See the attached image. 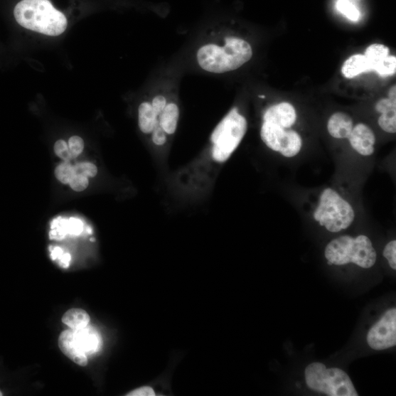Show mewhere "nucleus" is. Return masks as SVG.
I'll return each instance as SVG.
<instances>
[{
	"label": "nucleus",
	"mask_w": 396,
	"mask_h": 396,
	"mask_svg": "<svg viewBox=\"0 0 396 396\" xmlns=\"http://www.w3.org/2000/svg\"><path fill=\"white\" fill-rule=\"evenodd\" d=\"M73 331L77 346L87 357L97 354L101 350L103 339L96 328L87 325L83 329Z\"/></svg>",
	"instance_id": "obj_10"
},
{
	"label": "nucleus",
	"mask_w": 396,
	"mask_h": 396,
	"mask_svg": "<svg viewBox=\"0 0 396 396\" xmlns=\"http://www.w3.org/2000/svg\"><path fill=\"white\" fill-rule=\"evenodd\" d=\"M90 318L86 311L73 309L68 311L63 316V322L73 331H79L87 327Z\"/></svg>",
	"instance_id": "obj_17"
},
{
	"label": "nucleus",
	"mask_w": 396,
	"mask_h": 396,
	"mask_svg": "<svg viewBox=\"0 0 396 396\" xmlns=\"http://www.w3.org/2000/svg\"><path fill=\"white\" fill-rule=\"evenodd\" d=\"M390 50L382 44H372L365 51V56L370 63L372 71H375L376 66L389 56Z\"/></svg>",
	"instance_id": "obj_19"
},
{
	"label": "nucleus",
	"mask_w": 396,
	"mask_h": 396,
	"mask_svg": "<svg viewBox=\"0 0 396 396\" xmlns=\"http://www.w3.org/2000/svg\"><path fill=\"white\" fill-rule=\"evenodd\" d=\"M252 57L250 44L237 37H228L225 45L206 44L198 50L197 59L205 71L223 74L235 71Z\"/></svg>",
	"instance_id": "obj_2"
},
{
	"label": "nucleus",
	"mask_w": 396,
	"mask_h": 396,
	"mask_svg": "<svg viewBox=\"0 0 396 396\" xmlns=\"http://www.w3.org/2000/svg\"><path fill=\"white\" fill-rule=\"evenodd\" d=\"M68 148L73 155L76 157L83 151L85 144L83 139L79 136H73L69 139Z\"/></svg>",
	"instance_id": "obj_29"
},
{
	"label": "nucleus",
	"mask_w": 396,
	"mask_h": 396,
	"mask_svg": "<svg viewBox=\"0 0 396 396\" xmlns=\"http://www.w3.org/2000/svg\"><path fill=\"white\" fill-rule=\"evenodd\" d=\"M152 141L159 146H164L167 142V133L162 129L159 120L152 131Z\"/></svg>",
	"instance_id": "obj_27"
},
{
	"label": "nucleus",
	"mask_w": 396,
	"mask_h": 396,
	"mask_svg": "<svg viewBox=\"0 0 396 396\" xmlns=\"http://www.w3.org/2000/svg\"><path fill=\"white\" fill-rule=\"evenodd\" d=\"M380 128L390 134L396 132V110H392L381 114L379 121Z\"/></svg>",
	"instance_id": "obj_22"
},
{
	"label": "nucleus",
	"mask_w": 396,
	"mask_h": 396,
	"mask_svg": "<svg viewBox=\"0 0 396 396\" xmlns=\"http://www.w3.org/2000/svg\"><path fill=\"white\" fill-rule=\"evenodd\" d=\"M83 231V223L77 218H70L68 220V235L79 236Z\"/></svg>",
	"instance_id": "obj_31"
},
{
	"label": "nucleus",
	"mask_w": 396,
	"mask_h": 396,
	"mask_svg": "<svg viewBox=\"0 0 396 396\" xmlns=\"http://www.w3.org/2000/svg\"><path fill=\"white\" fill-rule=\"evenodd\" d=\"M55 152L58 156L65 161H69L75 158L70 151L68 144L63 139H59L54 147Z\"/></svg>",
	"instance_id": "obj_26"
},
{
	"label": "nucleus",
	"mask_w": 396,
	"mask_h": 396,
	"mask_svg": "<svg viewBox=\"0 0 396 396\" xmlns=\"http://www.w3.org/2000/svg\"><path fill=\"white\" fill-rule=\"evenodd\" d=\"M171 387H169L168 382L161 380L156 382L154 386L146 385L129 392L127 395L128 396H156V395H168Z\"/></svg>",
	"instance_id": "obj_18"
},
{
	"label": "nucleus",
	"mask_w": 396,
	"mask_h": 396,
	"mask_svg": "<svg viewBox=\"0 0 396 396\" xmlns=\"http://www.w3.org/2000/svg\"><path fill=\"white\" fill-rule=\"evenodd\" d=\"M325 258L329 265L342 266L355 264L369 269L377 262V252L370 240L364 235L355 238L342 236L331 241L326 247Z\"/></svg>",
	"instance_id": "obj_3"
},
{
	"label": "nucleus",
	"mask_w": 396,
	"mask_h": 396,
	"mask_svg": "<svg viewBox=\"0 0 396 396\" xmlns=\"http://www.w3.org/2000/svg\"><path fill=\"white\" fill-rule=\"evenodd\" d=\"M90 241H91V242H95V239H93V238H92V239L90 240Z\"/></svg>",
	"instance_id": "obj_37"
},
{
	"label": "nucleus",
	"mask_w": 396,
	"mask_h": 396,
	"mask_svg": "<svg viewBox=\"0 0 396 396\" xmlns=\"http://www.w3.org/2000/svg\"><path fill=\"white\" fill-rule=\"evenodd\" d=\"M158 121V116L154 112L151 104L144 102L138 109L139 127L144 134H151Z\"/></svg>",
	"instance_id": "obj_16"
},
{
	"label": "nucleus",
	"mask_w": 396,
	"mask_h": 396,
	"mask_svg": "<svg viewBox=\"0 0 396 396\" xmlns=\"http://www.w3.org/2000/svg\"><path fill=\"white\" fill-rule=\"evenodd\" d=\"M341 71L345 77L351 79L372 71V68L364 55H355L345 61Z\"/></svg>",
	"instance_id": "obj_14"
},
{
	"label": "nucleus",
	"mask_w": 396,
	"mask_h": 396,
	"mask_svg": "<svg viewBox=\"0 0 396 396\" xmlns=\"http://www.w3.org/2000/svg\"><path fill=\"white\" fill-rule=\"evenodd\" d=\"M367 341L375 350L381 351L396 344V309L385 313L380 320L369 331Z\"/></svg>",
	"instance_id": "obj_8"
},
{
	"label": "nucleus",
	"mask_w": 396,
	"mask_h": 396,
	"mask_svg": "<svg viewBox=\"0 0 396 396\" xmlns=\"http://www.w3.org/2000/svg\"><path fill=\"white\" fill-rule=\"evenodd\" d=\"M166 105H167L166 99L163 96L156 97L153 100L151 103L152 108L154 112L156 113V114L158 116V117L160 115V114L163 112V110H164Z\"/></svg>",
	"instance_id": "obj_33"
},
{
	"label": "nucleus",
	"mask_w": 396,
	"mask_h": 396,
	"mask_svg": "<svg viewBox=\"0 0 396 396\" xmlns=\"http://www.w3.org/2000/svg\"><path fill=\"white\" fill-rule=\"evenodd\" d=\"M336 9L349 20L357 21L360 18V11L350 0H337Z\"/></svg>",
	"instance_id": "obj_20"
},
{
	"label": "nucleus",
	"mask_w": 396,
	"mask_h": 396,
	"mask_svg": "<svg viewBox=\"0 0 396 396\" xmlns=\"http://www.w3.org/2000/svg\"><path fill=\"white\" fill-rule=\"evenodd\" d=\"M72 257L71 255L69 253H63L59 259V264L63 269H67L69 267L70 262H71Z\"/></svg>",
	"instance_id": "obj_34"
},
{
	"label": "nucleus",
	"mask_w": 396,
	"mask_h": 396,
	"mask_svg": "<svg viewBox=\"0 0 396 396\" xmlns=\"http://www.w3.org/2000/svg\"><path fill=\"white\" fill-rule=\"evenodd\" d=\"M55 174L61 183L67 184L69 183L75 173L74 167L68 164V162H64L56 168Z\"/></svg>",
	"instance_id": "obj_24"
},
{
	"label": "nucleus",
	"mask_w": 396,
	"mask_h": 396,
	"mask_svg": "<svg viewBox=\"0 0 396 396\" xmlns=\"http://www.w3.org/2000/svg\"><path fill=\"white\" fill-rule=\"evenodd\" d=\"M63 255V250L59 247H51V258L53 260L60 259L61 256Z\"/></svg>",
	"instance_id": "obj_35"
},
{
	"label": "nucleus",
	"mask_w": 396,
	"mask_h": 396,
	"mask_svg": "<svg viewBox=\"0 0 396 396\" xmlns=\"http://www.w3.org/2000/svg\"><path fill=\"white\" fill-rule=\"evenodd\" d=\"M314 220L331 232H338L350 226L355 218L353 207L336 191H322L314 213Z\"/></svg>",
	"instance_id": "obj_5"
},
{
	"label": "nucleus",
	"mask_w": 396,
	"mask_h": 396,
	"mask_svg": "<svg viewBox=\"0 0 396 396\" xmlns=\"http://www.w3.org/2000/svg\"><path fill=\"white\" fill-rule=\"evenodd\" d=\"M309 387L329 396H358L355 386L346 372L329 368L320 363L309 365L305 371Z\"/></svg>",
	"instance_id": "obj_6"
},
{
	"label": "nucleus",
	"mask_w": 396,
	"mask_h": 396,
	"mask_svg": "<svg viewBox=\"0 0 396 396\" xmlns=\"http://www.w3.org/2000/svg\"><path fill=\"white\" fill-rule=\"evenodd\" d=\"M178 119L179 108L174 103L167 105L158 117L159 124L168 134L176 132Z\"/></svg>",
	"instance_id": "obj_15"
},
{
	"label": "nucleus",
	"mask_w": 396,
	"mask_h": 396,
	"mask_svg": "<svg viewBox=\"0 0 396 396\" xmlns=\"http://www.w3.org/2000/svg\"><path fill=\"white\" fill-rule=\"evenodd\" d=\"M13 13L20 27L43 35L57 37L68 28L66 16L50 0H21Z\"/></svg>",
	"instance_id": "obj_1"
},
{
	"label": "nucleus",
	"mask_w": 396,
	"mask_h": 396,
	"mask_svg": "<svg viewBox=\"0 0 396 396\" xmlns=\"http://www.w3.org/2000/svg\"><path fill=\"white\" fill-rule=\"evenodd\" d=\"M376 110L381 114L396 110V101L390 99L381 100L376 105Z\"/></svg>",
	"instance_id": "obj_32"
},
{
	"label": "nucleus",
	"mask_w": 396,
	"mask_h": 396,
	"mask_svg": "<svg viewBox=\"0 0 396 396\" xmlns=\"http://www.w3.org/2000/svg\"><path fill=\"white\" fill-rule=\"evenodd\" d=\"M75 173L82 175L87 178L95 177L98 173V169L95 165L90 162H82L74 167Z\"/></svg>",
	"instance_id": "obj_25"
},
{
	"label": "nucleus",
	"mask_w": 396,
	"mask_h": 396,
	"mask_svg": "<svg viewBox=\"0 0 396 396\" xmlns=\"http://www.w3.org/2000/svg\"><path fill=\"white\" fill-rule=\"evenodd\" d=\"M58 345L62 353L75 363L85 366L87 364V357L82 353L77 346L73 331H65L60 336Z\"/></svg>",
	"instance_id": "obj_12"
},
{
	"label": "nucleus",
	"mask_w": 396,
	"mask_h": 396,
	"mask_svg": "<svg viewBox=\"0 0 396 396\" xmlns=\"http://www.w3.org/2000/svg\"><path fill=\"white\" fill-rule=\"evenodd\" d=\"M389 99L392 101H396V87L395 85L392 86L388 93Z\"/></svg>",
	"instance_id": "obj_36"
},
{
	"label": "nucleus",
	"mask_w": 396,
	"mask_h": 396,
	"mask_svg": "<svg viewBox=\"0 0 396 396\" xmlns=\"http://www.w3.org/2000/svg\"><path fill=\"white\" fill-rule=\"evenodd\" d=\"M261 137L269 149L287 158L296 156L301 149V138L296 132L272 123L263 122Z\"/></svg>",
	"instance_id": "obj_7"
},
{
	"label": "nucleus",
	"mask_w": 396,
	"mask_h": 396,
	"mask_svg": "<svg viewBox=\"0 0 396 396\" xmlns=\"http://www.w3.org/2000/svg\"><path fill=\"white\" fill-rule=\"evenodd\" d=\"M375 71L382 77L395 75L396 71V58L394 56L387 57L376 66Z\"/></svg>",
	"instance_id": "obj_23"
},
{
	"label": "nucleus",
	"mask_w": 396,
	"mask_h": 396,
	"mask_svg": "<svg viewBox=\"0 0 396 396\" xmlns=\"http://www.w3.org/2000/svg\"><path fill=\"white\" fill-rule=\"evenodd\" d=\"M247 130V122L237 108H232L211 135L212 159L223 164L237 149Z\"/></svg>",
	"instance_id": "obj_4"
},
{
	"label": "nucleus",
	"mask_w": 396,
	"mask_h": 396,
	"mask_svg": "<svg viewBox=\"0 0 396 396\" xmlns=\"http://www.w3.org/2000/svg\"><path fill=\"white\" fill-rule=\"evenodd\" d=\"M89 181L87 177L75 174L69 182L70 186L76 192H82L87 188Z\"/></svg>",
	"instance_id": "obj_30"
},
{
	"label": "nucleus",
	"mask_w": 396,
	"mask_h": 396,
	"mask_svg": "<svg viewBox=\"0 0 396 396\" xmlns=\"http://www.w3.org/2000/svg\"><path fill=\"white\" fill-rule=\"evenodd\" d=\"M3 393L1 392H0V396H2Z\"/></svg>",
	"instance_id": "obj_38"
},
{
	"label": "nucleus",
	"mask_w": 396,
	"mask_h": 396,
	"mask_svg": "<svg viewBox=\"0 0 396 396\" xmlns=\"http://www.w3.org/2000/svg\"><path fill=\"white\" fill-rule=\"evenodd\" d=\"M384 257L387 260L390 267L396 269V241L390 242L383 252Z\"/></svg>",
	"instance_id": "obj_28"
},
{
	"label": "nucleus",
	"mask_w": 396,
	"mask_h": 396,
	"mask_svg": "<svg viewBox=\"0 0 396 396\" xmlns=\"http://www.w3.org/2000/svg\"><path fill=\"white\" fill-rule=\"evenodd\" d=\"M296 120V112L294 107L288 102L279 103L270 107L264 113L263 122H267L291 129Z\"/></svg>",
	"instance_id": "obj_11"
},
{
	"label": "nucleus",
	"mask_w": 396,
	"mask_h": 396,
	"mask_svg": "<svg viewBox=\"0 0 396 396\" xmlns=\"http://www.w3.org/2000/svg\"><path fill=\"white\" fill-rule=\"evenodd\" d=\"M68 235V220L58 218L52 224L50 238L53 240H62Z\"/></svg>",
	"instance_id": "obj_21"
},
{
	"label": "nucleus",
	"mask_w": 396,
	"mask_h": 396,
	"mask_svg": "<svg viewBox=\"0 0 396 396\" xmlns=\"http://www.w3.org/2000/svg\"><path fill=\"white\" fill-rule=\"evenodd\" d=\"M348 139L353 149L362 156H369L375 151V134L364 124H359L353 127Z\"/></svg>",
	"instance_id": "obj_9"
},
{
	"label": "nucleus",
	"mask_w": 396,
	"mask_h": 396,
	"mask_svg": "<svg viewBox=\"0 0 396 396\" xmlns=\"http://www.w3.org/2000/svg\"><path fill=\"white\" fill-rule=\"evenodd\" d=\"M353 120L346 113H334L328 123L329 134L336 139H346L353 129Z\"/></svg>",
	"instance_id": "obj_13"
}]
</instances>
